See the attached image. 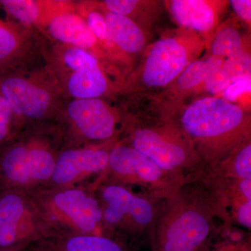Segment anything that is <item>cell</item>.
Instances as JSON below:
<instances>
[{"mask_svg": "<svg viewBox=\"0 0 251 251\" xmlns=\"http://www.w3.org/2000/svg\"><path fill=\"white\" fill-rule=\"evenodd\" d=\"M29 204L14 192L0 196V251H20L27 242L39 238L32 228ZM40 240V238H39Z\"/></svg>", "mask_w": 251, "mask_h": 251, "instance_id": "obj_14", "label": "cell"}, {"mask_svg": "<svg viewBox=\"0 0 251 251\" xmlns=\"http://www.w3.org/2000/svg\"><path fill=\"white\" fill-rule=\"evenodd\" d=\"M250 37L241 31L234 17L221 22L216 29L203 57L232 58L251 52Z\"/></svg>", "mask_w": 251, "mask_h": 251, "instance_id": "obj_19", "label": "cell"}, {"mask_svg": "<svg viewBox=\"0 0 251 251\" xmlns=\"http://www.w3.org/2000/svg\"><path fill=\"white\" fill-rule=\"evenodd\" d=\"M39 29L46 31L47 36L57 44L85 50L100 60L114 64L92 34L85 19L78 11L73 9L69 1H54Z\"/></svg>", "mask_w": 251, "mask_h": 251, "instance_id": "obj_10", "label": "cell"}, {"mask_svg": "<svg viewBox=\"0 0 251 251\" xmlns=\"http://www.w3.org/2000/svg\"><path fill=\"white\" fill-rule=\"evenodd\" d=\"M17 119L0 92V145L7 140Z\"/></svg>", "mask_w": 251, "mask_h": 251, "instance_id": "obj_27", "label": "cell"}, {"mask_svg": "<svg viewBox=\"0 0 251 251\" xmlns=\"http://www.w3.org/2000/svg\"><path fill=\"white\" fill-rule=\"evenodd\" d=\"M36 251H128L110 238L94 234L46 238L36 242Z\"/></svg>", "mask_w": 251, "mask_h": 251, "instance_id": "obj_20", "label": "cell"}, {"mask_svg": "<svg viewBox=\"0 0 251 251\" xmlns=\"http://www.w3.org/2000/svg\"><path fill=\"white\" fill-rule=\"evenodd\" d=\"M229 5L232 6L238 18L247 25L249 29L251 25V0H231Z\"/></svg>", "mask_w": 251, "mask_h": 251, "instance_id": "obj_30", "label": "cell"}, {"mask_svg": "<svg viewBox=\"0 0 251 251\" xmlns=\"http://www.w3.org/2000/svg\"><path fill=\"white\" fill-rule=\"evenodd\" d=\"M29 30L0 18V74L24 69L33 50Z\"/></svg>", "mask_w": 251, "mask_h": 251, "instance_id": "obj_17", "label": "cell"}, {"mask_svg": "<svg viewBox=\"0 0 251 251\" xmlns=\"http://www.w3.org/2000/svg\"><path fill=\"white\" fill-rule=\"evenodd\" d=\"M77 11L85 19L92 34L103 48L111 62L117 67V63H119L122 64L126 68H131L133 65L132 59L122 53L109 37L100 2L86 1L81 4Z\"/></svg>", "mask_w": 251, "mask_h": 251, "instance_id": "obj_21", "label": "cell"}, {"mask_svg": "<svg viewBox=\"0 0 251 251\" xmlns=\"http://www.w3.org/2000/svg\"><path fill=\"white\" fill-rule=\"evenodd\" d=\"M163 3L179 27L191 29L201 38L205 50L229 6L227 0H168Z\"/></svg>", "mask_w": 251, "mask_h": 251, "instance_id": "obj_13", "label": "cell"}, {"mask_svg": "<svg viewBox=\"0 0 251 251\" xmlns=\"http://www.w3.org/2000/svg\"><path fill=\"white\" fill-rule=\"evenodd\" d=\"M52 3L53 1L0 0V6L22 25L39 28L49 14Z\"/></svg>", "mask_w": 251, "mask_h": 251, "instance_id": "obj_23", "label": "cell"}, {"mask_svg": "<svg viewBox=\"0 0 251 251\" xmlns=\"http://www.w3.org/2000/svg\"><path fill=\"white\" fill-rule=\"evenodd\" d=\"M101 4L109 37L120 51L132 59L143 54L149 44L150 34L126 16L110 12Z\"/></svg>", "mask_w": 251, "mask_h": 251, "instance_id": "obj_18", "label": "cell"}, {"mask_svg": "<svg viewBox=\"0 0 251 251\" xmlns=\"http://www.w3.org/2000/svg\"><path fill=\"white\" fill-rule=\"evenodd\" d=\"M41 206L52 221L67 226L75 235L91 234L103 219L98 201L82 190L67 189L41 196Z\"/></svg>", "mask_w": 251, "mask_h": 251, "instance_id": "obj_8", "label": "cell"}, {"mask_svg": "<svg viewBox=\"0 0 251 251\" xmlns=\"http://www.w3.org/2000/svg\"><path fill=\"white\" fill-rule=\"evenodd\" d=\"M102 196L105 204L103 219L108 224L135 234L151 232L158 216L151 200L117 184L106 186Z\"/></svg>", "mask_w": 251, "mask_h": 251, "instance_id": "obj_9", "label": "cell"}, {"mask_svg": "<svg viewBox=\"0 0 251 251\" xmlns=\"http://www.w3.org/2000/svg\"><path fill=\"white\" fill-rule=\"evenodd\" d=\"M109 152L100 149H72L63 151L52 178L57 184H72L83 176L100 173L108 167Z\"/></svg>", "mask_w": 251, "mask_h": 251, "instance_id": "obj_16", "label": "cell"}, {"mask_svg": "<svg viewBox=\"0 0 251 251\" xmlns=\"http://www.w3.org/2000/svg\"><path fill=\"white\" fill-rule=\"evenodd\" d=\"M163 110L177 122L201 160L222 161L251 140L250 110L224 97L203 96Z\"/></svg>", "mask_w": 251, "mask_h": 251, "instance_id": "obj_1", "label": "cell"}, {"mask_svg": "<svg viewBox=\"0 0 251 251\" xmlns=\"http://www.w3.org/2000/svg\"><path fill=\"white\" fill-rule=\"evenodd\" d=\"M251 92V78L242 79L232 82L221 97L229 101L235 103L241 96Z\"/></svg>", "mask_w": 251, "mask_h": 251, "instance_id": "obj_29", "label": "cell"}, {"mask_svg": "<svg viewBox=\"0 0 251 251\" xmlns=\"http://www.w3.org/2000/svg\"><path fill=\"white\" fill-rule=\"evenodd\" d=\"M231 84L232 80L222 65L207 77L198 91V97L202 94L221 97Z\"/></svg>", "mask_w": 251, "mask_h": 251, "instance_id": "obj_25", "label": "cell"}, {"mask_svg": "<svg viewBox=\"0 0 251 251\" xmlns=\"http://www.w3.org/2000/svg\"><path fill=\"white\" fill-rule=\"evenodd\" d=\"M201 251H251L250 243L239 237L231 236L228 239L211 244L207 242Z\"/></svg>", "mask_w": 251, "mask_h": 251, "instance_id": "obj_28", "label": "cell"}, {"mask_svg": "<svg viewBox=\"0 0 251 251\" xmlns=\"http://www.w3.org/2000/svg\"><path fill=\"white\" fill-rule=\"evenodd\" d=\"M220 163H224V169L227 174L237 180L251 179V140L243 144Z\"/></svg>", "mask_w": 251, "mask_h": 251, "instance_id": "obj_24", "label": "cell"}, {"mask_svg": "<svg viewBox=\"0 0 251 251\" xmlns=\"http://www.w3.org/2000/svg\"><path fill=\"white\" fill-rule=\"evenodd\" d=\"M101 3L110 12L130 18L148 34L164 5L155 0H105Z\"/></svg>", "mask_w": 251, "mask_h": 251, "instance_id": "obj_22", "label": "cell"}, {"mask_svg": "<svg viewBox=\"0 0 251 251\" xmlns=\"http://www.w3.org/2000/svg\"><path fill=\"white\" fill-rule=\"evenodd\" d=\"M43 54L64 97L104 99L120 94L125 82L118 67L85 50L56 44Z\"/></svg>", "mask_w": 251, "mask_h": 251, "instance_id": "obj_3", "label": "cell"}, {"mask_svg": "<svg viewBox=\"0 0 251 251\" xmlns=\"http://www.w3.org/2000/svg\"><path fill=\"white\" fill-rule=\"evenodd\" d=\"M204 52V43L195 31L184 27L167 31L149 44L139 64L126 77L120 94L143 98L160 93Z\"/></svg>", "mask_w": 251, "mask_h": 251, "instance_id": "obj_2", "label": "cell"}, {"mask_svg": "<svg viewBox=\"0 0 251 251\" xmlns=\"http://www.w3.org/2000/svg\"><path fill=\"white\" fill-rule=\"evenodd\" d=\"M55 159L52 153L39 145H13L0 158V174L13 184H26L52 177Z\"/></svg>", "mask_w": 251, "mask_h": 251, "instance_id": "obj_12", "label": "cell"}, {"mask_svg": "<svg viewBox=\"0 0 251 251\" xmlns=\"http://www.w3.org/2000/svg\"><path fill=\"white\" fill-rule=\"evenodd\" d=\"M108 167L126 182L143 188L147 198L172 200L179 195L182 174L162 169L151 158L126 145L109 152Z\"/></svg>", "mask_w": 251, "mask_h": 251, "instance_id": "obj_7", "label": "cell"}, {"mask_svg": "<svg viewBox=\"0 0 251 251\" xmlns=\"http://www.w3.org/2000/svg\"><path fill=\"white\" fill-rule=\"evenodd\" d=\"M225 59L202 57L190 64L168 88L160 93L146 97L163 108L177 106L188 99L198 97V91L207 77L224 64ZM145 97V98H146Z\"/></svg>", "mask_w": 251, "mask_h": 251, "instance_id": "obj_15", "label": "cell"}, {"mask_svg": "<svg viewBox=\"0 0 251 251\" xmlns=\"http://www.w3.org/2000/svg\"><path fill=\"white\" fill-rule=\"evenodd\" d=\"M150 114L128 116L127 146L151 158L162 169L182 174L201 161L174 119L151 105Z\"/></svg>", "mask_w": 251, "mask_h": 251, "instance_id": "obj_4", "label": "cell"}, {"mask_svg": "<svg viewBox=\"0 0 251 251\" xmlns=\"http://www.w3.org/2000/svg\"><path fill=\"white\" fill-rule=\"evenodd\" d=\"M238 222L250 229L251 227V201H244L235 206Z\"/></svg>", "mask_w": 251, "mask_h": 251, "instance_id": "obj_31", "label": "cell"}, {"mask_svg": "<svg viewBox=\"0 0 251 251\" xmlns=\"http://www.w3.org/2000/svg\"><path fill=\"white\" fill-rule=\"evenodd\" d=\"M171 201L151 229L152 251H201L214 231L211 208L179 195Z\"/></svg>", "mask_w": 251, "mask_h": 251, "instance_id": "obj_6", "label": "cell"}, {"mask_svg": "<svg viewBox=\"0 0 251 251\" xmlns=\"http://www.w3.org/2000/svg\"><path fill=\"white\" fill-rule=\"evenodd\" d=\"M65 115L81 136L92 141H105L118 130L120 115L104 99H72L66 103Z\"/></svg>", "mask_w": 251, "mask_h": 251, "instance_id": "obj_11", "label": "cell"}, {"mask_svg": "<svg viewBox=\"0 0 251 251\" xmlns=\"http://www.w3.org/2000/svg\"><path fill=\"white\" fill-rule=\"evenodd\" d=\"M223 67L228 74L232 83L242 79L251 78V52L225 59Z\"/></svg>", "mask_w": 251, "mask_h": 251, "instance_id": "obj_26", "label": "cell"}, {"mask_svg": "<svg viewBox=\"0 0 251 251\" xmlns=\"http://www.w3.org/2000/svg\"><path fill=\"white\" fill-rule=\"evenodd\" d=\"M0 92L17 120H48L62 115L66 105L65 97L47 67L0 74Z\"/></svg>", "mask_w": 251, "mask_h": 251, "instance_id": "obj_5", "label": "cell"}]
</instances>
